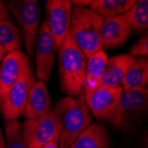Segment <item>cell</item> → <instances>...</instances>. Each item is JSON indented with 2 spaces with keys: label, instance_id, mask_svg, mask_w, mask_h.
<instances>
[{
  "label": "cell",
  "instance_id": "cell-16",
  "mask_svg": "<svg viewBox=\"0 0 148 148\" xmlns=\"http://www.w3.org/2000/svg\"><path fill=\"white\" fill-rule=\"evenodd\" d=\"M112 138L106 128L98 123H90L69 148H111Z\"/></svg>",
  "mask_w": 148,
  "mask_h": 148
},
{
  "label": "cell",
  "instance_id": "cell-9",
  "mask_svg": "<svg viewBox=\"0 0 148 148\" xmlns=\"http://www.w3.org/2000/svg\"><path fill=\"white\" fill-rule=\"evenodd\" d=\"M36 76L43 82L50 80L55 62L57 48L54 40L44 21L40 26L36 43Z\"/></svg>",
  "mask_w": 148,
  "mask_h": 148
},
{
  "label": "cell",
  "instance_id": "cell-17",
  "mask_svg": "<svg viewBox=\"0 0 148 148\" xmlns=\"http://www.w3.org/2000/svg\"><path fill=\"white\" fill-rule=\"evenodd\" d=\"M148 84V57L137 58L128 70L122 87L123 90L142 89Z\"/></svg>",
  "mask_w": 148,
  "mask_h": 148
},
{
  "label": "cell",
  "instance_id": "cell-24",
  "mask_svg": "<svg viewBox=\"0 0 148 148\" xmlns=\"http://www.w3.org/2000/svg\"><path fill=\"white\" fill-rule=\"evenodd\" d=\"M71 2L73 6L79 8H85L86 6H90L91 3L90 0H73Z\"/></svg>",
  "mask_w": 148,
  "mask_h": 148
},
{
  "label": "cell",
  "instance_id": "cell-28",
  "mask_svg": "<svg viewBox=\"0 0 148 148\" xmlns=\"http://www.w3.org/2000/svg\"><path fill=\"white\" fill-rule=\"evenodd\" d=\"M5 54H6V52L5 51V50L0 46V66H1V64H2V61H3Z\"/></svg>",
  "mask_w": 148,
  "mask_h": 148
},
{
  "label": "cell",
  "instance_id": "cell-13",
  "mask_svg": "<svg viewBox=\"0 0 148 148\" xmlns=\"http://www.w3.org/2000/svg\"><path fill=\"white\" fill-rule=\"evenodd\" d=\"M107 60L108 57L103 49L95 52L87 60L85 79L83 88V95L85 101L100 86Z\"/></svg>",
  "mask_w": 148,
  "mask_h": 148
},
{
  "label": "cell",
  "instance_id": "cell-14",
  "mask_svg": "<svg viewBox=\"0 0 148 148\" xmlns=\"http://www.w3.org/2000/svg\"><path fill=\"white\" fill-rule=\"evenodd\" d=\"M51 110V97L45 83L36 81L30 90L22 115L26 119H34L44 116Z\"/></svg>",
  "mask_w": 148,
  "mask_h": 148
},
{
  "label": "cell",
  "instance_id": "cell-19",
  "mask_svg": "<svg viewBox=\"0 0 148 148\" xmlns=\"http://www.w3.org/2000/svg\"><path fill=\"white\" fill-rule=\"evenodd\" d=\"M23 37L17 26L11 21H0V46L6 53L21 50Z\"/></svg>",
  "mask_w": 148,
  "mask_h": 148
},
{
  "label": "cell",
  "instance_id": "cell-21",
  "mask_svg": "<svg viewBox=\"0 0 148 148\" xmlns=\"http://www.w3.org/2000/svg\"><path fill=\"white\" fill-rule=\"evenodd\" d=\"M5 148H26L21 133V124L17 120L5 121Z\"/></svg>",
  "mask_w": 148,
  "mask_h": 148
},
{
  "label": "cell",
  "instance_id": "cell-3",
  "mask_svg": "<svg viewBox=\"0 0 148 148\" xmlns=\"http://www.w3.org/2000/svg\"><path fill=\"white\" fill-rule=\"evenodd\" d=\"M104 20L90 8H73L69 32L87 60L102 49L100 30Z\"/></svg>",
  "mask_w": 148,
  "mask_h": 148
},
{
  "label": "cell",
  "instance_id": "cell-5",
  "mask_svg": "<svg viewBox=\"0 0 148 148\" xmlns=\"http://www.w3.org/2000/svg\"><path fill=\"white\" fill-rule=\"evenodd\" d=\"M21 133L26 148H40L60 138L59 120L52 110L41 117L26 119L21 125Z\"/></svg>",
  "mask_w": 148,
  "mask_h": 148
},
{
  "label": "cell",
  "instance_id": "cell-10",
  "mask_svg": "<svg viewBox=\"0 0 148 148\" xmlns=\"http://www.w3.org/2000/svg\"><path fill=\"white\" fill-rule=\"evenodd\" d=\"M123 91L122 86H99L86 100L93 116L99 121H112L117 112Z\"/></svg>",
  "mask_w": 148,
  "mask_h": 148
},
{
  "label": "cell",
  "instance_id": "cell-2",
  "mask_svg": "<svg viewBox=\"0 0 148 148\" xmlns=\"http://www.w3.org/2000/svg\"><path fill=\"white\" fill-rule=\"evenodd\" d=\"M61 91L69 97L80 95L84 88L87 59L69 32L59 49Z\"/></svg>",
  "mask_w": 148,
  "mask_h": 148
},
{
  "label": "cell",
  "instance_id": "cell-12",
  "mask_svg": "<svg viewBox=\"0 0 148 148\" xmlns=\"http://www.w3.org/2000/svg\"><path fill=\"white\" fill-rule=\"evenodd\" d=\"M132 32V28L124 15L105 19L100 30L102 48H115L123 45Z\"/></svg>",
  "mask_w": 148,
  "mask_h": 148
},
{
  "label": "cell",
  "instance_id": "cell-26",
  "mask_svg": "<svg viewBox=\"0 0 148 148\" xmlns=\"http://www.w3.org/2000/svg\"><path fill=\"white\" fill-rule=\"evenodd\" d=\"M141 140H142V144H141L142 148H148V128L145 130V133L143 134Z\"/></svg>",
  "mask_w": 148,
  "mask_h": 148
},
{
  "label": "cell",
  "instance_id": "cell-11",
  "mask_svg": "<svg viewBox=\"0 0 148 148\" xmlns=\"http://www.w3.org/2000/svg\"><path fill=\"white\" fill-rule=\"evenodd\" d=\"M29 65L28 55L21 50H16L5 54L0 66V105L5 101L13 85Z\"/></svg>",
  "mask_w": 148,
  "mask_h": 148
},
{
  "label": "cell",
  "instance_id": "cell-20",
  "mask_svg": "<svg viewBox=\"0 0 148 148\" xmlns=\"http://www.w3.org/2000/svg\"><path fill=\"white\" fill-rule=\"evenodd\" d=\"M132 30L145 31L148 29V0H139L124 13Z\"/></svg>",
  "mask_w": 148,
  "mask_h": 148
},
{
  "label": "cell",
  "instance_id": "cell-1",
  "mask_svg": "<svg viewBox=\"0 0 148 148\" xmlns=\"http://www.w3.org/2000/svg\"><path fill=\"white\" fill-rule=\"evenodd\" d=\"M52 111L60 123L59 148H69L92 121L90 110L83 94L76 99L69 96L60 99L52 107Z\"/></svg>",
  "mask_w": 148,
  "mask_h": 148
},
{
  "label": "cell",
  "instance_id": "cell-6",
  "mask_svg": "<svg viewBox=\"0 0 148 148\" xmlns=\"http://www.w3.org/2000/svg\"><path fill=\"white\" fill-rule=\"evenodd\" d=\"M148 115V90L146 88L123 91L117 112L112 120L116 128L128 126Z\"/></svg>",
  "mask_w": 148,
  "mask_h": 148
},
{
  "label": "cell",
  "instance_id": "cell-4",
  "mask_svg": "<svg viewBox=\"0 0 148 148\" xmlns=\"http://www.w3.org/2000/svg\"><path fill=\"white\" fill-rule=\"evenodd\" d=\"M6 7L16 19L22 32L28 54L32 57L40 29V6L36 0H11Z\"/></svg>",
  "mask_w": 148,
  "mask_h": 148
},
{
  "label": "cell",
  "instance_id": "cell-23",
  "mask_svg": "<svg viewBox=\"0 0 148 148\" xmlns=\"http://www.w3.org/2000/svg\"><path fill=\"white\" fill-rule=\"evenodd\" d=\"M0 21H11L9 10L2 1H0Z\"/></svg>",
  "mask_w": 148,
  "mask_h": 148
},
{
  "label": "cell",
  "instance_id": "cell-25",
  "mask_svg": "<svg viewBox=\"0 0 148 148\" xmlns=\"http://www.w3.org/2000/svg\"><path fill=\"white\" fill-rule=\"evenodd\" d=\"M40 148H59V139L51 140L42 145Z\"/></svg>",
  "mask_w": 148,
  "mask_h": 148
},
{
  "label": "cell",
  "instance_id": "cell-18",
  "mask_svg": "<svg viewBox=\"0 0 148 148\" xmlns=\"http://www.w3.org/2000/svg\"><path fill=\"white\" fill-rule=\"evenodd\" d=\"M135 3V0H93L90 9L104 19H111L124 14Z\"/></svg>",
  "mask_w": 148,
  "mask_h": 148
},
{
  "label": "cell",
  "instance_id": "cell-7",
  "mask_svg": "<svg viewBox=\"0 0 148 148\" xmlns=\"http://www.w3.org/2000/svg\"><path fill=\"white\" fill-rule=\"evenodd\" d=\"M36 83V80L29 65L13 85L5 101L0 105V113L5 121L17 120L22 115L30 90Z\"/></svg>",
  "mask_w": 148,
  "mask_h": 148
},
{
  "label": "cell",
  "instance_id": "cell-29",
  "mask_svg": "<svg viewBox=\"0 0 148 148\" xmlns=\"http://www.w3.org/2000/svg\"><path fill=\"white\" fill-rule=\"evenodd\" d=\"M119 148H128V147H119Z\"/></svg>",
  "mask_w": 148,
  "mask_h": 148
},
{
  "label": "cell",
  "instance_id": "cell-15",
  "mask_svg": "<svg viewBox=\"0 0 148 148\" xmlns=\"http://www.w3.org/2000/svg\"><path fill=\"white\" fill-rule=\"evenodd\" d=\"M137 58L130 53L114 56L108 59L103 75L100 86L118 87L122 86L124 77Z\"/></svg>",
  "mask_w": 148,
  "mask_h": 148
},
{
  "label": "cell",
  "instance_id": "cell-22",
  "mask_svg": "<svg viewBox=\"0 0 148 148\" xmlns=\"http://www.w3.org/2000/svg\"><path fill=\"white\" fill-rule=\"evenodd\" d=\"M130 54L134 57H148V31L130 50Z\"/></svg>",
  "mask_w": 148,
  "mask_h": 148
},
{
  "label": "cell",
  "instance_id": "cell-8",
  "mask_svg": "<svg viewBox=\"0 0 148 148\" xmlns=\"http://www.w3.org/2000/svg\"><path fill=\"white\" fill-rule=\"evenodd\" d=\"M72 11L73 5L69 0H48L46 2L45 22L53 37L57 50L69 33Z\"/></svg>",
  "mask_w": 148,
  "mask_h": 148
},
{
  "label": "cell",
  "instance_id": "cell-27",
  "mask_svg": "<svg viewBox=\"0 0 148 148\" xmlns=\"http://www.w3.org/2000/svg\"><path fill=\"white\" fill-rule=\"evenodd\" d=\"M0 148H5V136L3 134V131L0 128Z\"/></svg>",
  "mask_w": 148,
  "mask_h": 148
}]
</instances>
